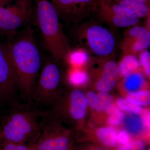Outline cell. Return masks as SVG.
I'll list each match as a JSON object with an SVG mask.
<instances>
[{
	"mask_svg": "<svg viewBox=\"0 0 150 150\" xmlns=\"http://www.w3.org/2000/svg\"><path fill=\"white\" fill-rule=\"evenodd\" d=\"M7 46L15 71L17 88L30 97L41 66L40 50L31 30L9 42Z\"/></svg>",
	"mask_w": 150,
	"mask_h": 150,
	"instance_id": "1",
	"label": "cell"
},
{
	"mask_svg": "<svg viewBox=\"0 0 150 150\" xmlns=\"http://www.w3.org/2000/svg\"><path fill=\"white\" fill-rule=\"evenodd\" d=\"M3 119L0 137L9 142L31 146L39 136L48 113L28 105H16Z\"/></svg>",
	"mask_w": 150,
	"mask_h": 150,
	"instance_id": "2",
	"label": "cell"
},
{
	"mask_svg": "<svg viewBox=\"0 0 150 150\" xmlns=\"http://www.w3.org/2000/svg\"><path fill=\"white\" fill-rule=\"evenodd\" d=\"M33 13L44 46L55 60H66L70 51L59 17L51 0H32Z\"/></svg>",
	"mask_w": 150,
	"mask_h": 150,
	"instance_id": "3",
	"label": "cell"
},
{
	"mask_svg": "<svg viewBox=\"0 0 150 150\" xmlns=\"http://www.w3.org/2000/svg\"><path fill=\"white\" fill-rule=\"evenodd\" d=\"M47 60L38 77L30 97L37 104L48 106L56 98L61 73L54 59Z\"/></svg>",
	"mask_w": 150,
	"mask_h": 150,
	"instance_id": "4",
	"label": "cell"
},
{
	"mask_svg": "<svg viewBox=\"0 0 150 150\" xmlns=\"http://www.w3.org/2000/svg\"><path fill=\"white\" fill-rule=\"evenodd\" d=\"M6 5L0 6V33L13 32L31 19L32 0H12Z\"/></svg>",
	"mask_w": 150,
	"mask_h": 150,
	"instance_id": "5",
	"label": "cell"
},
{
	"mask_svg": "<svg viewBox=\"0 0 150 150\" xmlns=\"http://www.w3.org/2000/svg\"><path fill=\"white\" fill-rule=\"evenodd\" d=\"M48 114L39 136L31 146L32 150H69L70 139Z\"/></svg>",
	"mask_w": 150,
	"mask_h": 150,
	"instance_id": "6",
	"label": "cell"
},
{
	"mask_svg": "<svg viewBox=\"0 0 150 150\" xmlns=\"http://www.w3.org/2000/svg\"><path fill=\"white\" fill-rule=\"evenodd\" d=\"M96 10L103 19L118 27L134 26L139 19L131 11L111 0L99 1Z\"/></svg>",
	"mask_w": 150,
	"mask_h": 150,
	"instance_id": "7",
	"label": "cell"
},
{
	"mask_svg": "<svg viewBox=\"0 0 150 150\" xmlns=\"http://www.w3.org/2000/svg\"><path fill=\"white\" fill-rule=\"evenodd\" d=\"M18 88L16 75L7 45L0 43V101L8 100Z\"/></svg>",
	"mask_w": 150,
	"mask_h": 150,
	"instance_id": "8",
	"label": "cell"
},
{
	"mask_svg": "<svg viewBox=\"0 0 150 150\" xmlns=\"http://www.w3.org/2000/svg\"><path fill=\"white\" fill-rule=\"evenodd\" d=\"M59 18L70 22L79 20L87 12L96 9L98 0H53Z\"/></svg>",
	"mask_w": 150,
	"mask_h": 150,
	"instance_id": "9",
	"label": "cell"
},
{
	"mask_svg": "<svg viewBox=\"0 0 150 150\" xmlns=\"http://www.w3.org/2000/svg\"><path fill=\"white\" fill-rule=\"evenodd\" d=\"M86 33L87 43L94 54L104 57L109 55L114 50L115 38L105 28L97 25H91L88 28Z\"/></svg>",
	"mask_w": 150,
	"mask_h": 150,
	"instance_id": "10",
	"label": "cell"
},
{
	"mask_svg": "<svg viewBox=\"0 0 150 150\" xmlns=\"http://www.w3.org/2000/svg\"><path fill=\"white\" fill-rule=\"evenodd\" d=\"M150 44V30L141 26H133L126 33L124 48L127 54H137L146 50Z\"/></svg>",
	"mask_w": 150,
	"mask_h": 150,
	"instance_id": "11",
	"label": "cell"
},
{
	"mask_svg": "<svg viewBox=\"0 0 150 150\" xmlns=\"http://www.w3.org/2000/svg\"><path fill=\"white\" fill-rule=\"evenodd\" d=\"M64 103L65 110L71 119L79 120L84 117L88 103L83 92L77 89L71 91Z\"/></svg>",
	"mask_w": 150,
	"mask_h": 150,
	"instance_id": "12",
	"label": "cell"
},
{
	"mask_svg": "<svg viewBox=\"0 0 150 150\" xmlns=\"http://www.w3.org/2000/svg\"><path fill=\"white\" fill-rule=\"evenodd\" d=\"M120 70L117 63L113 60H108L105 63L101 74L96 83V88L101 92L111 90L117 82Z\"/></svg>",
	"mask_w": 150,
	"mask_h": 150,
	"instance_id": "13",
	"label": "cell"
},
{
	"mask_svg": "<svg viewBox=\"0 0 150 150\" xmlns=\"http://www.w3.org/2000/svg\"><path fill=\"white\" fill-rule=\"evenodd\" d=\"M131 11L139 18L149 16L150 14V6L144 3L136 0H111Z\"/></svg>",
	"mask_w": 150,
	"mask_h": 150,
	"instance_id": "14",
	"label": "cell"
},
{
	"mask_svg": "<svg viewBox=\"0 0 150 150\" xmlns=\"http://www.w3.org/2000/svg\"><path fill=\"white\" fill-rule=\"evenodd\" d=\"M118 65L120 74L125 77L138 69L140 67V63L134 54H126Z\"/></svg>",
	"mask_w": 150,
	"mask_h": 150,
	"instance_id": "15",
	"label": "cell"
},
{
	"mask_svg": "<svg viewBox=\"0 0 150 150\" xmlns=\"http://www.w3.org/2000/svg\"><path fill=\"white\" fill-rule=\"evenodd\" d=\"M96 136L98 139L105 146H115L117 142V134L112 127H102L98 129Z\"/></svg>",
	"mask_w": 150,
	"mask_h": 150,
	"instance_id": "16",
	"label": "cell"
},
{
	"mask_svg": "<svg viewBox=\"0 0 150 150\" xmlns=\"http://www.w3.org/2000/svg\"><path fill=\"white\" fill-rule=\"evenodd\" d=\"M124 123L126 130L133 135H137L140 134L144 127L142 117L136 114L127 116Z\"/></svg>",
	"mask_w": 150,
	"mask_h": 150,
	"instance_id": "17",
	"label": "cell"
},
{
	"mask_svg": "<svg viewBox=\"0 0 150 150\" xmlns=\"http://www.w3.org/2000/svg\"><path fill=\"white\" fill-rule=\"evenodd\" d=\"M144 81V77L142 74L134 72L125 77L124 87L130 92L137 91L142 88Z\"/></svg>",
	"mask_w": 150,
	"mask_h": 150,
	"instance_id": "18",
	"label": "cell"
},
{
	"mask_svg": "<svg viewBox=\"0 0 150 150\" xmlns=\"http://www.w3.org/2000/svg\"><path fill=\"white\" fill-rule=\"evenodd\" d=\"M128 101L138 105H148L150 103V93L149 91H142L130 92L127 96Z\"/></svg>",
	"mask_w": 150,
	"mask_h": 150,
	"instance_id": "19",
	"label": "cell"
},
{
	"mask_svg": "<svg viewBox=\"0 0 150 150\" xmlns=\"http://www.w3.org/2000/svg\"><path fill=\"white\" fill-rule=\"evenodd\" d=\"M66 60L75 67L82 66L88 60V55L85 50L76 49L69 52Z\"/></svg>",
	"mask_w": 150,
	"mask_h": 150,
	"instance_id": "20",
	"label": "cell"
},
{
	"mask_svg": "<svg viewBox=\"0 0 150 150\" xmlns=\"http://www.w3.org/2000/svg\"><path fill=\"white\" fill-rule=\"evenodd\" d=\"M106 110L110 114L108 118V123L112 126L120 124L125 118L123 112L115 105L110 104L107 108Z\"/></svg>",
	"mask_w": 150,
	"mask_h": 150,
	"instance_id": "21",
	"label": "cell"
},
{
	"mask_svg": "<svg viewBox=\"0 0 150 150\" xmlns=\"http://www.w3.org/2000/svg\"><path fill=\"white\" fill-rule=\"evenodd\" d=\"M88 79L87 73L80 69L73 70L69 75V81L73 86L82 85L85 83Z\"/></svg>",
	"mask_w": 150,
	"mask_h": 150,
	"instance_id": "22",
	"label": "cell"
},
{
	"mask_svg": "<svg viewBox=\"0 0 150 150\" xmlns=\"http://www.w3.org/2000/svg\"><path fill=\"white\" fill-rule=\"evenodd\" d=\"M112 98L110 94L105 92L100 91L96 94L94 109L99 111L106 110L110 104Z\"/></svg>",
	"mask_w": 150,
	"mask_h": 150,
	"instance_id": "23",
	"label": "cell"
},
{
	"mask_svg": "<svg viewBox=\"0 0 150 150\" xmlns=\"http://www.w3.org/2000/svg\"><path fill=\"white\" fill-rule=\"evenodd\" d=\"M117 104L118 107L122 110L132 112L134 114H138L142 112V108L139 105L131 103L125 98H119L117 100Z\"/></svg>",
	"mask_w": 150,
	"mask_h": 150,
	"instance_id": "24",
	"label": "cell"
},
{
	"mask_svg": "<svg viewBox=\"0 0 150 150\" xmlns=\"http://www.w3.org/2000/svg\"><path fill=\"white\" fill-rule=\"evenodd\" d=\"M0 150H32L31 147L23 144L9 142L1 139Z\"/></svg>",
	"mask_w": 150,
	"mask_h": 150,
	"instance_id": "25",
	"label": "cell"
},
{
	"mask_svg": "<svg viewBox=\"0 0 150 150\" xmlns=\"http://www.w3.org/2000/svg\"><path fill=\"white\" fill-rule=\"evenodd\" d=\"M139 63L142 65L146 74L149 76L150 75V54L147 50L141 52L139 56Z\"/></svg>",
	"mask_w": 150,
	"mask_h": 150,
	"instance_id": "26",
	"label": "cell"
},
{
	"mask_svg": "<svg viewBox=\"0 0 150 150\" xmlns=\"http://www.w3.org/2000/svg\"><path fill=\"white\" fill-rule=\"evenodd\" d=\"M146 145L142 140H137L129 142L124 145H121L117 150H144Z\"/></svg>",
	"mask_w": 150,
	"mask_h": 150,
	"instance_id": "27",
	"label": "cell"
},
{
	"mask_svg": "<svg viewBox=\"0 0 150 150\" xmlns=\"http://www.w3.org/2000/svg\"><path fill=\"white\" fill-rule=\"evenodd\" d=\"M130 137L129 134L126 131H121L117 134V142L120 144L124 145L129 143Z\"/></svg>",
	"mask_w": 150,
	"mask_h": 150,
	"instance_id": "28",
	"label": "cell"
},
{
	"mask_svg": "<svg viewBox=\"0 0 150 150\" xmlns=\"http://www.w3.org/2000/svg\"><path fill=\"white\" fill-rule=\"evenodd\" d=\"M144 127L149 128L150 127V112L149 111L144 113L143 117H142Z\"/></svg>",
	"mask_w": 150,
	"mask_h": 150,
	"instance_id": "29",
	"label": "cell"
},
{
	"mask_svg": "<svg viewBox=\"0 0 150 150\" xmlns=\"http://www.w3.org/2000/svg\"><path fill=\"white\" fill-rule=\"evenodd\" d=\"M12 0H0V6L6 5Z\"/></svg>",
	"mask_w": 150,
	"mask_h": 150,
	"instance_id": "30",
	"label": "cell"
},
{
	"mask_svg": "<svg viewBox=\"0 0 150 150\" xmlns=\"http://www.w3.org/2000/svg\"><path fill=\"white\" fill-rule=\"evenodd\" d=\"M137 1L140 2L144 3V4H147L148 5H149L150 0H136Z\"/></svg>",
	"mask_w": 150,
	"mask_h": 150,
	"instance_id": "31",
	"label": "cell"
},
{
	"mask_svg": "<svg viewBox=\"0 0 150 150\" xmlns=\"http://www.w3.org/2000/svg\"><path fill=\"white\" fill-rule=\"evenodd\" d=\"M91 150H106L103 149H92Z\"/></svg>",
	"mask_w": 150,
	"mask_h": 150,
	"instance_id": "32",
	"label": "cell"
},
{
	"mask_svg": "<svg viewBox=\"0 0 150 150\" xmlns=\"http://www.w3.org/2000/svg\"><path fill=\"white\" fill-rule=\"evenodd\" d=\"M1 137H0V142H1Z\"/></svg>",
	"mask_w": 150,
	"mask_h": 150,
	"instance_id": "33",
	"label": "cell"
},
{
	"mask_svg": "<svg viewBox=\"0 0 150 150\" xmlns=\"http://www.w3.org/2000/svg\"><path fill=\"white\" fill-rule=\"evenodd\" d=\"M1 101H0V106H1Z\"/></svg>",
	"mask_w": 150,
	"mask_h": 150,
	"instance_id": "34",
	"label": "cell"
},
{
	"mask_svg": "<svg viewBox=\"0 0 150 150\" xmlns=\"http://www.w3.org/2000/svg\"><path fill=\"white\" fill-rule=\"evenodd\" d=\"M102 1V0H98V1Z\"/></svg>",
	"mask_w": 150,
	"mask_h": 150,
	"instance_id": "35",
	"label": "cell"
},
{
	"mask_svg": "<svg viewBox=\"0 0 150 150\" xmlns=\"http://www.w3.org/2000/svg\"><path fill=\"white\" fill-rule=\"evenodd\" d=\"M51 1H53V0H51Z\"/></svg>",
	"mask_w": 150,
	"mask_h": 150,
	"instance_id": "36",
	"label": "cell"
},
{
	"mask_svg": "<svg viewBox=\"0 0 150 150\" xmlns=\"http://www.w3.org/2000/svg\"><path fill=\"white\" fill-rule=\"evenodd\" d=\"M148 150H150V149Z\"/></svg>",
	"mask_w": 150,
	"mask_h": 150,
	"instance_id": "37",
	"label": "cell"
}]
</instances>
